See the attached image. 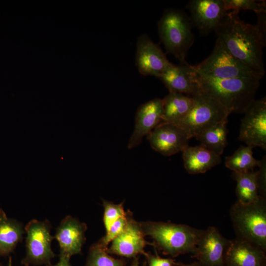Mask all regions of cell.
<instances>
[{"mask_svg": "<svg viewBox=\"0 0 266 266\" xmlns=\"http://www.w3.org/2000/svg\"><path fill=\"white\" fill-rule=\"evenodd\" d=\"M125 262L109 255L98 243L90 248L85 266H124Z\"/></svg>", "mask_w": 266, "mask_h": 266, "instance_id": "25", "label": "cell"}, {"mask_svg": "<svg viewBox=\"0 0 266 266\" xmlns=\"http://www.w3.org/2000/svg\"><path fill=\"white\" fill-rule=\"evenodd\" d=\"M162 99L155 98L140 105L136 113L134 128L128 148L131 149L139 145L144 136L162 121Z\"/></svg>", "mask_w": 266, "mask_h": 266, "instance_id": "15", "label": "cell"}, {"mask_svg": "<svg viewBox=\"0 0 266 266\" xmlns=\"http://www.w3.org/2000/svg\"><path fill=\"white\" fill-rule=\"evenodd\" d=\"M192 66L196 72L216 78L262 77L236 59L217 39L211 54Z\"/></svg>", "mask_w": 266, "mask_h": 266, "instance_id": "7", "label": "cell"}, {"mask_svg": "<svg viewBox=\"0 0 266 266\" xmlns=\"http://www.w3.org/2000/svg\"><path fill=\"white\" fill-rule=\"evenodd\" d=\"M170 64L160 46L147 34L137 38L135 65L141 74L158 78Z\"/></svg>", "mask_w": 266, "mask_h": 266, "instance_id": "13", "label": "cell"}, {"mask_svg": "<svg viewBox=\"0 0 266 266\" xmlns=\"http://www.w3.org/2000/svg\"><path fill=\"white\" fill-rule=\"evenodd\" d=\"M194 78L199 91L218 100L230 114L244 113L246 111L255 100V96L262 78L220 79L199 73L195 70Z\"/></svg>", "mask_w": 266, "mask_h": 266, "instance_id": "2", "label": "cell"}, {"mask_svg": "<svg viewBox=\"0 0 266 266\" xmlns=\"http://www.w3.org/2000/svg\"><path fill=\"white\" fill-rule=\"evenodd\" d=\"M192 97L194 102L190 112L177 124L191 138L196 137L207 129L228 120L230 113L215 99L200 91Z\"/></svg>", "mask_w": 266, "mask_h": 266, "instance_id": "6", "label": "cell"}, {"mask_svg": "<svg viewBox=\"0 0 266 266\" xmlns=\"http://www.w3.org/2000/svg\"><path fill=\"white\" fill-rule=\"evenodd\" d=\"M86 224L71 216H67L61 221L54 236L59 245V257L70 259L80 253L86 239Z\"/></svg>", "mask_w": 266, "mask_h": 266, "instance_id": "14", "label": "cell"}, {"mask_svg": "<svg viewBox=\"0 0 266 266\" xmlns=\"http://www.w3.org/2000/svg\"><path fill=\"white\" fill-rule=\"evenodd\" d=\"M182 152L184 167L189 174L205 173L221 162L220 156L201 145H188Z\"/></svg>", "mask_w": 266, "mask_h": 266, "instance_id": "19", "label": "cell"}, {"mask_svg": "<svg viewBox=\"0 0 266 266\" xmlns=\"http://www.w3.org/2000/svg\"><path fill=\"white\" fill-rule=\"evenodd\" d=\"M233 178L236 182L235 193L237 201L242 204H249L258 200L259 194L258 171L233 172Z\"/></svg>", "mask_w": 266, "mask_h": 266, "instance_id": "22", "label": "cell"}, {"mask_svg": "<svg viewBox=\"0 0 266 266\" xmlns=\"http://www.w3.org/2000/svg\"><path fill=\"white\" fill-rule=\"evenodd\" d=\"M195 70L192 65L170 63L158 77L169 92L180 93L193 97L200 91L194 78Z\"/></svg>", "mask_w": 266, "mask_h": 266, "instance_id": "17", "label": "cell"}, {"mask_svg": "<svg viewBox=\"0 0 266 266\" xmlns=\"http://www.w3.org/2000/svg\"><path fill=\"white\" fill-rule=\"evenodd\" d=\"M191 138L179 126L161 122L147 135L151 147L165 156L173 155L188 145Z\"/></svg>", "mask_w": 266, "mask_h": 266, "instance_id": "10", "label": "cell"}, {"mask_svg": "<svg viewBox=\"0 0 266 266\" xmlns=\"http://www.w3.org/2000/svg\"><path fill=\"white\" fill-rule=\"evenodd\" d=\"M217 40L236 59L263 77L265 73L263 47L266 34L257 25L242 20L238 14L227 12L215 31Z\"/></svg>", "mask_w": 266, "mask_h": 266, "instance_id": "1", "label": "cell"}, {"mask_svg": "<svg viewBox=\"0 0 266 266\" xmlns=\"http://www.w3.org/2000/svg\"><path fill=\"white\" fill-rule=\"evenodd\" d=\"M266 252L236 237L230 240L224 258L225 266H266Z\"/></svg>", "mask_w": 266, "mask_h": 266, "instance_id": "18", "label": "cell"}, {"mask_svg": "<svg viewBox=\"0 0 266 266\" xmlns=\"http://www.w3.org/2000/svg\"><path fill=\"white\" fill-rule=\"evenodd\" d=\"M253 148L248 145L240 146L231 156L226 157L225 166L236 173L254 170L259 166L261 160L253 157Z\"/></svg>", "mask_w": 266, "mask_h": 266, "instance_id": "24", "label": "cell"}, {"mask_svg": "<svg viewBox=\"0 0 266 266\" xmlns=\"http://www.w3.org/2000/svg\"><path fill=\"white\" fill-rule=\"evenodd\" d=\"M175 266H201L199 262L197 261L194 262L190 264H183L181 263H177Z\"/></svg>", "mask_w": 266, "mask_h": 266, "instance_id": "32", "label": "cell"}, {"mask_svg": "<svg viewBox=\"0 0 266 266\" xmlns=\"http://www.w3.org/2000/svg\"><path fill=\"white\" fill-rule=\"evenodd\" d=\"M228 120L221 122L207 129L196 138L204 146L216 154L221 156L228 144Z\"/></svg>", "mask_w": 266, "mask_h": 266, "instance_id": "23", "label": "cell"}, {"mask_svg": "<svg viewBox=\"0 0 266 266\" xmlns=\"http://www.w3.org/2000/svg\"><path fill=\"white\" fill-rule=\"evenodd\" d=\"M230 240L215 227L203 230L193 257L201 266H225L224 258Z\"/></svg>", "mask_w": 266, "mask_h": 266, "instance_id": "11", "label": "cell"}, {"mask_svg": "<svg viewBox=\"0 0 266 266\" xmlns=\"http://www.w3.org/2000/svg\"><path fill=\"white\" fill-rule=\"evenodd\" d=\"M258 170V183L260 196L266 198V157L265 156L259 166Z\"/></svg>", "mask_w": 266, "mask_h": 266, "instance_id": "29", "label": "cell"}, {"mask_svg": "<svg viewBox=\"0 0 266 266\" xmlns=\"http://www.w3.org/2000/svg\"><path fill=\"white\" fill-rule=\"evenodd\" d=\"M162 121L178 124L188 115L193 104L192 97L169 92L163 99Z\"/></svg>", "mask_w": 266, "mask_h": 266, "instance_id": "21", "label": "cell"}, {"mask_svg": "<svg viewBox=\"0 0 266 266\" xmlns=\"http://www.w3.org/2000/svg\"><path fill=\"white\" fill-rule=\"evenodd\" d=\"M139 225L144 235L154 240V247L172 258L193 254L203 231L187 225L170 222L147 221Z\"/></svg>", "mask_w": 266, "mask_h": 266, "instance_id": "3", "label": "cell"}, {"mask_svg": "<svg viewBox=\"0 0 266 266\" xmlns=\"http://www.w3.org/2000/svg\"><path fill=\"white\" fill-rule=\"evenodd\" d=\"M189 18L183 11L166 9L158 23L161 42L167 53L173 55L181 64L187 63L186 58L194 42Z\"/></svg>", "mask_w": 266, "mask_h": 266, "instance_id": "4", "label": "cell"}, {"mask_svg": "<svg viewBox=\"0 0 266 266\" xmlns=\"http://www.w3.org/2000/svg\"><path fill=\"white\" fill-rule=\"evenodd\" d=\"M227 12L238 14L241 10L253 11L256 14L266 11L265 0H223Z\"/></svg>", "mask_w": 266, "mask_h": 266, "instance_id": "26", "label": "cell"}, {"mask_svg": "<svg viewBox=\"0 0 266 266\" xmlns=\"http://www.w3.org/2000/svg\"><path fill=\"white\" fill-rule=\"evenodd\" d=\"M7 266H12V259L10 257L8 259V262Z\"/></svg>", "mask_w": 266, "mask_h": 266, "instance_id": "34", "label": "cell"}, {"mask_svg": "<svg viewBox=\"0 0 266 266\" xmlns=\"http://www.w3.org/2000/svg\"><path fill=\"white\" fill-rule=\"evenodd\" d=\"M244 114L240 123L239 140L248 146L266 150V97L255 100Z\"/></svg>", "mask_w": 266, "mask_h": 266, "instance_id": "9", "label": "cell"}, {"mask_svg": "<svg viewBox=\"0 0 266 266\" xmlns=\"http://www.w3.org/2000/svg\"><path fill=\"white\" fill-rule=\"evenodd\" d=\"M52 227L48 220L33 219L24 228L26 233V255L21 263L25 266L51 264L55 257L51 248L54 237L51 234Z\"/></svg>", "mask_w": 266, "mask_h": 266, "instance_id": "8", "label": "cell"}, {"mask_svg": "<svg viewBox=\"0 0 266 266\" xmlns=\"http://www.w3.org/2000/svg\"><path fill=\"white\" fill-rule=\"evenodd\" d=\"M25 233L23 224L8 218L0 209V256L8 255L23 239Z\"/></svg>", "mask_w": 266, "mask_h": 266, "instance_id": "20", "label": "cell"}, {"mask_svg": "<svg viewBox=\"0 0 266 266\" xmlns=\"http://www.w3.org/2000/svg\"><path fill=\"white\" fill-rule=\"evenodd\" d=\"M187 7L192 27L203 35L215 32L227 12L223 0H191Z\"/></svg>", "mask_w": 266, "mask_h": 266, "instance_id": "12", "label": "cell"}, {"mask_svg": "<svg viewBox=\"0 0 266 266\" xmlns=\"http://www.w3.org/2000/svg\"><path fill=\"white\" fill-rule=\"evenodd\" d=\"M230 214L237 237L266 252V201L260 196L256 201L242 204L236 201Z\"/></svg>", "mask_w": 266, "mask_h": 266, "instance_id": "5", "label": "cell"}, {"mask_svg": "<svg viewBox=\"0 0 266 266\" xmlns=\"http://www.w3.org/2000/svg\"><path fill=\"white\" fill-rule=\"evenodd\" d=\"M131 266H140L139 264L137 259H135L134 262L133 263Z\"/></svg>", "mask_w": 266, "mask_h": 266, "instance_id": "33", "label": "cell"}, {"mask_svg": "<svg viewBox=\"0 0 266 266\" xmlns=\"http://www.w3.org/2000/svg\"><path fill=\"white\" fill-rule=\"evenodd\" d=\"M148 266H175L177 263L171 258H163L158 256L144 253Z\"/></svg>", "mask_w": 266, "mask_h": 266, "instance_id": "30", "label": "cell"}, {"mask_svg": "<svg viewBox=\"0 0 266 266\" xmlns=\"http://www.w3.org/2000/svg\"><path fill=\"white\" fill-rule=\"evenodd\" d=\"M59 258V261L56 265H52L51 264H49L46 266H71L69 262L70 259L61 257Z\"/></svg>", "mask_w": 266, "mask_h": 266, "instance_id": "31", "label": "cell"}, {"mask_svg": "<svg viewBox=\"0 0 266 266\" xmlns=\"http://www.w3.org/2000/svg\"><path fill=\"white\" fill-rule=\"evenodd\" d=\"M139 223L128 216L126 225L123 231L112 242L108 254L131 258L144 254V247L148 243L145 241Z\"/></svg>", "mask_w": 266, "mask_h": 266, "instance_id": "16", "label": "cell"}, {"mask_svg": "<svg viewBox=\"0 0 266 266\" xmlns=\"http://www.w3.org/2000/svg\"><path fill=\"white\" fill-rule=\"evenodd\" d=\"M128 216L126 214L116 221L106 232V234L98 243L101 247L107 248L109 243L111 242L124 230L127 224Z\"/></svg>", "mask_w": 266, "mask_h": 266, "instance_id": "28", "label": "cell"}, {"mask_svg": "<svg viewBox=\"0 0 266 266\" xmlns=\"http://www.w3.org/2000/svg\"><path fill=\"white\" fill-rule=\"evenodd\" d=\"M103 205L104 207L103 221L107 232L116 221L124 216L126 213L122 203L114 204L103 200Z\"/></svg>", "mask_w": 266, "mask_h": 266, "instance_id": "27", "label": "cell"}]
</instances>
